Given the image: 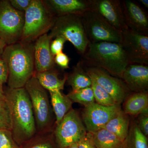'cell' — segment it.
<instances>
[{
	"label": "cell",
	"instance_id": "6da1fadb",
	"mask_svg": "<svg viewBox=\"0 0 148 148\" xmlns=\"http://www.w3.org/2000/svg\"><path fill=\"white\" fill-rule=\"evenodd\" d=\"M12 122V133L17 144L31 140L37 132L34 115L29 94L25 88H10L4 91Z\"/></svg>",
	"mask_w": 148,
	"mask_h": 148
},
{
	"label": "cell",
	"instance_id": "7a4b0ae2",
	"mask_svg": "<svg viewBox=\"0 0 148 148\" xmlns=\"http://www.w3.org/2000/svg\"><path fill=\"white\" fill-rule=\"evenodd\" d=\"M1 58L8 69L9 88L24 87L35 72L34 44L19 42L7 45Z\"/></svg>",
	"mask_w": 148,
	"mask_h": 148
},
{
	"label": "cell",
	"instance_id": "3957f363",
	"mask_svg": "<svg viewBox=\"0 0 148 148\" xmlns=\"http://www.w3.org/2000/svg\"><path fill=\"white\" fill-rule=\"evenodd\" d=\"M82 56V61L85 64L101 68L121 79L129 64L121 45L117 43H89Z\"/></svg>",
	"mask_w": 148,
	"mask_h": 148
},
{
	"label": "cell",
	"instance_id": "277c9868",
	"mask_svg": "<svg viewBox=\"0 0 148 148\" xmlns=\"http://www.w3.org/2000/svg\"><path fill=\"white\" fill-rule=\"evenodd\" d=\"M56 17L44 1L32 0L24 12V29L20 42L32 43L46 34L53 27Z\"/></svg>",
	"mask_w": 148,
	"mask_h": 148
},
{
	"label": "cell",
	"instance_id": "5b68a950",
	"mask_svg": "<svg viewBox=\"0 0 148 148\" xmlns=\"http://www.w3.org/2000/svg\"><path fill=\"white\" fill-rule=\"evenodd\" d=\"M48 34L51 39L57 36L64 37L82 56L89 43L81 14H70L57 16Z\"/></svg>",
	"mask_w": 148,
	"mask_h": 148
},
{
	"label": "cell",
	"instance_id": "8992f818",
	"mask_svg": "<svg viewBox=\"0 0 148 148\" xmlns=\"http://www.w3.org/2000/svg\"><path fill=\"white\" fill-rule=\"evenodd\" d=\"M24 88L32 104L37 130L47 131L53 121L52 108L47 90L40 84L34 75L27 82Z\"/></svg>",
	"mask_w": 148,
	"mask_h": 148
},
{
	"label": "cell",
	"instance_id": "52a82bcc",
	"mask_svg": "<svg viewBox=\"0 0 148 148\" xmlns=\"http://www.w3.org/2000/svg\"><path fill=\"white\" fill-rule=\"evenodd\" d=\"M89 43H120L121 32L114 28L95 12L90 10L81 14Z\"/></svg>",
	"mask_w": 148,
	"mask_h": 148
},
{
	"label": "cell",
	"instance_id": "ba28073f",
	"mask_svg": "<svg viewBox=\"0 0 148 148\" xmlns=\"http://www.w3.org/2000/svg\"><path fill=\"white\" fill-rule=\"evenodd\" d=\"M24 22V12L13 8L8 0L0 1V38L7 45L21 40Z\"/></svg>",
	"mask_w": 148,
	"mask_h": 148
},
{
	"label": "cell",
	"instance_id": "9c48e42d",
	"mask_svg": "<svg viewBox=\"0 0 148 148\" xmlns=\"http://www.w3.org/2000/svg\"><path fill=\"white\" fill-rule=\"evenodd\" d=\"M87 132L79 113L72 109L56 125L54 135L59 148H65L78 143Z\"/></svg>",
	"mask_w": 148,
	"mask_h": 148
},
{
	"label": "cell",
	"instance_id": "30bf717a",
	"mask_svg": "<svg viewBox=\"0 0 148 148\" xmlns=\"http://www.w3.org/2000/svg\"><path fill=\"white\" fill-rule=\"evenodd\" d=\"M81 62L90 78L105 89L116 104L121 105L131 93L121 79L112 75L101 68L88 65L82 61Z\"/></svg>",
	"mask_w": 148,
	"mask_h": 148
},
{
	"label": "cell",
	"instance_id": "8fae6325",
	"mask_svg": "<svg viewBox=\"0 0 148 148\" xmlns=\"http://www.w3.org/2000/svg\"><path fill=\"white\" fill-rule=\"evenodd\" d=\"M129 64L148 65V36L127 29L121 32L120 42Z\"/></svg>",
	"mask_w": 148,
	"mask_h": 148
},
{
	"label": "cell",
	"instance_id": "7c38bea8",
	"mask_svg": "<svg viewBox=\"0 0 148 148\" xmlns=\"http://www.w3.org/2000/svg\"><path fill=\"white\" fill-rule=\"evenodd\" d=\"M122 110L121 106H101L95 103L84 107L83 121L88 132L93 133L103 129L108 123Z\"/></svg>",
	"mask_w": 148,
	"mask_h": 148
},
{
	"label": "cell",
	"instance_id": "4fadbf2b",
	"mask_svg": "<svg viewBox=\"0 0 148 148\" xmlns=\"http://www.w3.org/2000/svg\"><path fill=\"white\" fill-rule=\"evenodd\" d=\"M90 10L95 12L120 32L127 29L121 0H88Z\"/></svg>",
	"mask_w": 148,
	"mask_h": 148
},
{
	"label": "cell",
	"instance_id": "5bb4252c",
	"mask_svg": "<svg viewBox=\"0 0 148 148\" xmlns=\"http://www.w3.org/2000/svg\"><path fill=\"white\" fill-rule=\"evenodd\" d=\"M125 21L127 29L148 36V17L147 12L137 2L121 1Z\"/></svg>",
	"mask_w": 148,
	"mask_h": 148
},
{
	"label": "cell",
	"instance_id": "9a60e30c",
	"mask_svg": "<svg viewBox=\"0 0 148 148\" xmlns=\"http://www.w3.org/2000/svg\"><path fill=\"white\" fill-rule=\"evenodd\" d=\"M121 79L131 92L148 91V66L129 64Z\"/></svg>",
	"mask_w": 148,
	"mask_h": 148
},
{
	"label": "cell",
	"instance_id": "2e32d148",
	"mask_svg": "<svg viewBox=\"0 0 148 148\" xmlns=\"http://www.w3.org/2000/svg\"><path fill=\"white\" fill-rule=\"evenodd\" d=\"M51 39L47 34L41 36L34 44L35 72L40 73L53 69L54 56L50 50Z\"/></svg>",
	"mask_w": 148,
	"mask_h": 148
},
{
	"label": "cell",
	"instance_id": "e0dca14e",
	"mask_svg": "<svg viewBox=\"0 0 148 148\" xmlns=\"http://www.w3.org/2000/svg\"><path fill=\"white\" fill-rule=\"evenodd\" d=\"M44 1L56 16L82 14L90 10L88 0H48Z\"/></svg>",
	"mask_w": 148,
	"mask_h": 148
},
{
	"label": "cell",
	"instance_id": "ac0fdd59",
	"mask_svg": "<svg viewBox=\"0 0 148 148\" xmlns=\"http://www.w3.org/2000/svg\"><path fill=\"white\" fill-rule=\"evenodd\" d=\"M122 110L130 116L148 114V91L131 92L124 100Z\"/></svg>",
	"mask_w": 148,
	"mask_h": 148
},
{
	"label": "cell",
	"instance_id": "d6986e66",
	"mask_svg": "<svg viewBox=\"0 0 148 148\" xmlns=\"http://www.w3.org/2000/svg\"><path fill=\"white\" fill-rule=\"evenodd\" d=\"M34 76L40 84L49 91L63 90L67 79L66 76L60 78L58 72L53 69L40 73L35 72Z\"/></svg>",
	"mask_w": 148,
	"mask_h": 148
},
{
	"label": "cell",
	"instance_id": "ffe728a7",
	"mask_svg": "<svg viewBox=\"0 0 148 148\" xmlns=\"http://www.w3.org/2000/svg\"><path fill=\"white\" fill-rule=\"evenodd\" d=\"M51 103L56 116V123L58 124L68 112L72 109L73 103L67 95L61 90L49 91Z\"/></svg>",
	"mask_w": 148,
	"mask_h": 148
},
{
	"label": "cell",
	"instance_id": "44dd1931",
	"mask_svg": "<svg viewBox=\"0 0 148 148\" xmlns=\"http://www.w3.org/2000/svg\"><path fill=\"white\" fill-rule=\"evenodd\" d=\"M130 117L122 110L105 125L104 129L113 134L124 143L128 135Z\"/></svg>",
	"mask_w": 148,
	"mask_h": 148
},
{
	"label": "cell",
	"instance_id": "7402d4cb",
	"mask_svg": "<svg viewBox=\"0 0 148 148\" xmlns=\"http://www.w3.org/2000/svg\"><path fill=\"white\" fill-rule=\"evenodd\" d=\"M88 133L97 148H124V143L107 130L103 128L96 132Z\"/></svg>",
	"mask_w": 148,
	"mask_h": 148
},
{
	"label": "cell",
	"instance_id": "603a6c76",
	"mask_svg": "<svg viewBox=\"0 0 148 148\" xmlns=\"http://www.w3.org/2000/svg\"><path fill=\"white\" fill-rule=\"evenodd\" d=\"M66 81L71 87L73 91L91 87L92 84V80L86 72L81 61L79 62L69 76H67Z\"/></svg>",
	"mask_w": 148,
	"mask_h": 148
},
{
	"label": "cell",
	"instance_id": "cb8c5ba5",
	"mask_svg": "<svg viewBox=\"0 0 148 148\" xmlns=\"http://www.w3.org/2000/svg\"><path fill=\"white\" fill-rule=\"evenodd\" d=\"M124 148H148L147 137L140 131L135 120L130 121L128 135L124 142Z\"/></svg>",
	"mask_w": 148,
	"mask_h": 148
},
{
	"label": "cell",
	"instance_id": "d4e9b609",
	"mask_svg": "<svg viewBox=\"0 0 148 148\" xmlns=\"http://www.w3.org/2000/svg\"><path fill=\"white\" fill-rule=\"evenodd\" d=\"M67 95L73 103H79L84 107L95 102L91 87L76 91L72 90Z\"/></svg>",
	"mask_w": 148,
	"mask_h": 148
},
{
	"label": "cell",
	"instance_id": "484cf974",
	"mask_svg": "<svg viewBox=\"0 0 148 148\" xmlns=\"http://www.w3.org/2000/svg\"><path fill=\"white\" fill-rule=\"evenodd\" d=\"M91 80V88L93 91L95 103L105 106H113L116 104L111 95L105 89L94 80Z\"/></svg>",
	"mask_w": 148,
	"mask_h": 148
},
{
	"label": "cell",
	"instance_id": "4316f807",
	"mask_svg": "<svg viewBox=\"0 0 148 148\" xmlns=\"http://www.w3.org/2000/svg\"><path fill=\"white\" fill-rule=\"evenodd\" d=\"M12 122L10 110L5 97L0 98V130L11 131Z\"/></svg>",
	"mask_w": 148,
	"mask_h": 148
},
{
	"label": "cell",
	"instance_id": "83f0119b",
	"mask_svg": "<svg viewBox=\"0 0 148 148\" xmlns=\"http://www.w3.org/2000/svg\"><path fill=\"white\" fill-rule=\"evenodd\" d=\"M10 130H0V148H19Z\"/></svg>",
	"mask_w": 148,
	"mask_h": 148
},
{
	"label": "cell",
	"instance_id": "f1b7e54d",
	"mask_svg": "<svg viewBox=\"0 0 148 148\" xmlns=\"http://www.w3.org/2000/svg\"><path fill=\"white\" fill-rule=\"evenodd\" d=\"M54 40L51 42L50 44V50L53 56L58 53L63 52L64 44L67 40L63 36H57L54 38Z\"/></svg>",
	"mask_w": 148,
	"mask_h": 148
},
{
	"label": "cell",
	"instance_id": "f546056e",
	"mask_svg": "<svg viewBox=\"0 0 148 148\" xmlns=\"http://www.w3.org/2000/svg\"><path fill=\"white\" fill-rule=\"evenodd\" d=\"M138 127L141 132L145 135L148 136V114H141L138 115L135 121Z\"/></svg>",
	"mask_w": 148,
	"mask_h": 148
},
{
	"label": "cell",
	"instance_id": "4dcf8cb0",
	"mask_svg": "<svg viewBox=\"0 0 148 148\" xmlns=\"http://www.w3.org/2000/svg\"><path fill=\"white\" fill-rule=\"evenodd\" d=\"M9 2L14 8L24 12L31 5L32 0H10Z\"/></svg>",
	"mask_w": 148,
	"mask_h": 148
},
{
	"label": "cell",
	"instance_id": "1f68e13d",
	"mask_svg": "<svg viewBox=\"0 0 148 148\" xmlns=\"http://www.w3.org/2000/svg\"><path fill=\"white\" fill-rule=\"evenodd\" d=\"M54 62L62 69H69L70 58L66 53L62 52L54 56Z\"/></svg>",
	"mask_w": 148,
	"mask_h": 148
},
{
	"label": "cell",
	"instance_id": "d6a6232c",
	"mask_svg": "<svg viewBox=\"0 0 148 148\" xmlns=\"http://www.w3.org/2000/svg\"><path fill=\"white\" fill-rule=\"evenodd\" d=\"M8 76L7 66L4 60L0 57V84L3 85L7 82Z\"/></svg>",
	"mask_w": 148,
	"mask_h": 148
},
{
	"label": "cell",
	"instance_id": "836d02e7",
	"mask_svg": "<svg viewBox=\"0 0 148 148\" xmlns=\"http://www.w3.org/2000/svg\"><path fill=\"white\" fill-rule=\"evenodd\" d=\"M77 144L78 148H97L92 143L88 132L80 140Z\"/></svg>",
	"mask_w": 148,
	"mask_h": 148
},
{
	"label": "cell",
	"instance_id": "e575fe53",
	"mask_svg": "<svg viewBox=\"0 0 148 148\" xmlns=\"http://www.w3.org/2000/svg\"><path fill=\"white\" fill-rule=\"evenodd\" d=\"M31 148H54L53 144L50 140H47L42 141L35 144Z\"/></svg>",
	"mask_w": 148,
	"mask_h": 148
},
{
	"label": "cell",
	"instance_id": "d590c367",
	"mask_svg": "<svg viewBox=\"0 0 148 148\" xmlns=\"http://www.w3.org/2000/svg\"><path fill=\"white\" fill-rule=\"evenodd\" d=\"M7 46V45L6 43L3 40L0 38V57H1L4 50Z\"/></svg>",
	"mask_w": 148,
	"mask_h": 148
},
{
	"label": "cell",
	"instance_id": "8d00e7d4",
	"mask_svg": "<svg viewBox=\"0 0 148 148\" xmlns=\"http://www.w3.org/2000/svg\"><path fill=\"white\" fill-rule=\"evenodd\" d=\"M139 1L143 5H144L146 8H148V0H139Z\"/></svg>",
	"mask_w": 148,
	"mask_h": 148
},
{
	"label": "cell",
	"instance_id": "74e56055",
	"mask_svg": "<svg viewBox=\"0 0 148 148\" xmlns=\"http://www.w3.org/2000/svg\"><path fill=\"white\" fill-rule=\"evenodd\" d=\"M4 96V91L3 89V85L0 84V98Z\"/></svg>",
	"mask_w": 148,
	"mask_h": 148
},
{
	"label": "cell",
	"instance_id": "f35d334b",
	"mask_svg": "<svg viewBox=\"0 0 148 148\" xmlns=\"http://www.w3.org/2000/svg\"><path fill=\"white\" fill-rule=\"evenodd\" d=\"M65 148H78V146L77 143H75Z\"/></svg>",
	"mask_w": 148,
	"mask_h": 148
}]
</instances>
